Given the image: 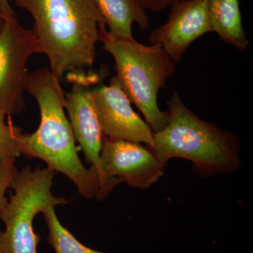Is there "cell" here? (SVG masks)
Segmentation results:
<instances>
[{"instance_id":"1","label":"cell","mask_w":253,"mask_h":253,"mask_svg":"<svg viewBox=\"0 0 253 253\" xmlns=\"http://www.w3.org/2000/svg\"><path fill=\"white\" fill-rule=\"evenodd\" d=\"M61 80L47 68L28 73L24 89L36 100L41 122L35 132L21 135V155L41 159L47 168L72 181L83 197L99 200V179L82 163L65 113L66 94Z\"/></svg>"},{"instance_id":"2","label":"cell","mask_w":253,"mask_h":253,"mask_svg":"<svg viewBox=\"0 0 253 253\" xmlns=\"http://www.w3.org/2000/svg\"><path fill=\"white\" fill-rule=\"evenodd\" d=\"M31 15L41 54L61 79L91 67L106 24L94 0H15Z\"/></svg>"},{"instance_id":"3","label":"cell","mask_w":253,"mask_h":253,"mask_svg":"<svg viewBox=\"0 0 253 253\" xmlns=\"http://www.w3.org/2000/svg\"><path fill=\"white\" fill-rule=\"evenodd\" d=\"M169 122L153 134L150 149L166 165L173 158L191 161L204 177L235 172L241 167L239 136L201 119L186 107L176 91L168 101Z\"/></svg>"},{"instance_id":"4","label":"cell","mask_w":253,"mask_h":253,"mask_svg":"<svg viewBox=\"0 0 253 253\" xmlns=\"http://www.w3.org/2000/svg\"><path fill=\"white\" fill-rule=\"evenodd\" d=\"M103 49L112 56L121 89L144 115L153 132L162 130L169 122L168 112L159 109L158 93L167 88L168 78L175 72L176 63L159 44L144 45L135 40L113 38L105 30Z\"/></svg>"},{"instance_id":"5","label":"cell","mask_w":253,"mask_h":253,"mask_svg":"<svg viewBox=\"0 0 253 253\" xmlns=\"http://www.w3.org/2000/svg\"><path fill=\"white\" fill-rule=\"evenodd\" d=\"M56 172L49 168H23L15 174L9 189L14 190L1 214L5 230L0 231L4 253H38L41 237L35 232L33 220L48 208L68 204L51 192Z\"/></svg>"},{"instance_id":"6","label":"cell","mask_w":253,"mask_h":253,"mask_svg":"<svg viewBox=\"0 0 253 253\" xmlns=\"http://www.w3.org/2000/svg\"><path fill=\"white\" fill-rule=\"evenodd\" d=\"M35 54L41 51L33 29L23 28L16 16L5 19L0 31V111L6 116L24 111L26 63Z\"/></svg>"},{"instance_id":"7","label":"cell","mask_w":253,"mask_h":253,"mask_svg":"<svg viewBox=\"0 0 253 253\" xmlns=\"http://www.w3.org/2000/svg\"><path fill=\"white\" fill-rule=\"evenodd\" d=\"M166 167L148 146L104 138L101 172L104 180L114 187L125 182L136 189H149L161 180Z\"/></svg>"},{"instance_id":"8","label":"cell","mask_w":253,"mask_h":253,"mask_svg":"<svg viewBox=\"0 0 253 253\" xmlns=\"http://www.w3.org/2000/svg\"><path fill=\"white\" fill-rule=\"evenodd\" d=\"M72 89L65 95V109L76 141L86 162L89 169L99 179L100 201L106 199L114 189L103 177L101 168V152L105 136L100 125L99 117L93 101L92 91L86 86V81L94 78L91 76H80Z\"/></svg>"},{"instance_id":"9","label":"cell","mask_w":253,"mask_h":253,"mask_svg":"<svg viewBox=\"0 0 253 253\" xmlns=\"http://www.w3.org/2000/svg\"><path fill=\"white\" fill-rule=\"evenodd\" d=\"M91 91L105 137L152 146L154 132L134 112L115 76L109 86L101 85Z\"/></svg>"},{"instance_id":"10","label":"cell","mask_w":253,"mask_h":253,"mask_svg":"<svg viewBox=\"0 0 253 253\" xmlns=\"http://www.w3.org/2000/svg\"><path fill=\"white\" fill-rule=\"evenodd\" d=\"M208 3V0H179L173 3L167 22L152 31L150 42L162 46L174 62H180L194 41L212 32Z\"/></svg>"},{"instance_id":"11","label":"cell","mask_w":253,"mask_h":253,"mask_svg":"<svg viewBox=\"0 0 253 253\" xmlns=\"http://www.w3.org/2000/svg\"><path fill=\"white\" fill-rule=\"evenodd\" d=\"M109 34L118 39L134 40L132 25L141 30L149 27V18L138 0H94Z\"/></svg>"},{"instance_id":"12","label":"cell","mask_w":253,"mask_h":253,"mask_svg":"<svg viewBox=\"0 0 253 253\" xmlns=\"http://www.w3.org/2000/svg\"><path fill=\"white\" fill-rule=\"evenodd\" d=\"M208 9L212 32L239 51H246L249 41L243 26L239 0H208Z\"/></svg>"},{"instance_id":"13","label":"cell","mask_w":253,"mask_h":253,"mask_svg":"<svg viewBox=\"0 0 253 253\" xmlns=\"http://www.w3.org/2000/svg\"><path fill=\"white\" fill-rule=\"evenodd\" d=\"M48 227L47 241L55 253H110L91 249L82 244L60 222L54 208L43 212Z\"/></svg>"},{"instance_id":"14","label":"cell","mask_w":253,"mask_h":253,"mask_svg":"<svg viewBox=\"0 0 253 253\" xmlns=\"http://www.w3.org/2000/svg\"><path fill=\"white\" fill-rule=\"evenodd\" d=\"M6 115L0 111V161L16 159L21 156V129L14 126Z\"/></svg>"},{"instance_id":"15","label":"cell","mask_w":253,"mask_h":253,"mask_svg":"<svg viewBox=\"0 0 253 253\" xmlns=\"http://www.w3.org/2000/svg\"><path fill=\"white\" fill-rule=\"evenodd\" d=\"M15 163L16 159L0 161V218L9 201L6 196V191L9 189L11 181L18 172Z\"/></svg>"},{"instance_id":"16","label":"cell","mask_w":253,"mask_h":253,"mask_svg":"<svg viewBox=\"0 0 253 253\" xmlns=\"http://www.w3.org/2000/svg\"><path fill=\"white\" fill-rule=\"evenodd\" d=\"M145 10H150L152 12H158L166 9L175 1L179 0H138Z\"/></svg>"},{"instance_id":"17","label":"cell","mask_w":253,"mask_h":253,"mask_svg":"<svg viewBox=\"0 0 253 253\" xmlns=\"http://www.w3.org/2000/svg\"><path fill=\"white\" fill-rule=\"evenodd\" d=\"M0 11L4 16L5 19L16 16L8 0H0Z\"/></svg>"},{"instance_id":"18","label":"cell","mask_w":253,"mask_h":253,"mask_svg":"<svg viewBox=\"0 0 253 253\" xmlns=\"http://www.w3.org/2000/svg\"><path fill=\"white\" fill-rule=\"evenodd\" d=\"M4 21L5 18L2 14H1V11H0V31H1V28H2L3 26H4Z\"/></svg>"},{"instance_id":"19","label":"cell","mask_w":253,"mask_h":253,"mask_svg":"<svg viewBox=\"0 0 253 253\" xmlns=\"http://www.w3.org/2000/svg\"><path fill=\"white\" fill-rule=\"evenodd\" d=\"M0 253H4V252H3L2 249H1V245H0Z\"/></svg>"}]
</instances>
